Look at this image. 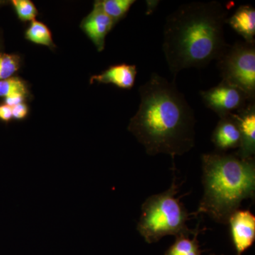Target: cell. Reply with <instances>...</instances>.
Instances as JSON below:
<instances>
[{
	"mask_svg": "<svg viewBox=\"0 0 255 255\" xmlns=\"http://www.w3.org/2000/svg\"><path fill=\"white\" fill-rule=\"evenodd\" d=\"M210 255H216V254H211Z\"/></svg>",
	"mask_w": 255,
	"mask_h": 255,
	"instance_id": "23",
	"label": "cell"
},
{
	"mask_svg": "<svg viewBox=\"0 0 255 255\" xmlns=\"http://www.w3.org/2000/svg\"><path fill=\"white\" fill-rule=\"evenodd\" d=\"M19 67L20 58L18 55L0 54V80L11 78Z\"/></svg>",
	"mask_w": 255,
	"mask_h": 255,
	"instance_id": "17",
	"label": "cell"
},
{
	"mask_svg": "<svg viewBox=\"0 0 255 255\" xmlns=\"http://www.w3.org/2000/svg\"><path fill=\"white\" fill-rule=\"evenodd\" d=\"M201 162L204 195L196 214H206L227 225L242 201L255 199V157L217 151L203 154Z\"/></svg>",
	"mask_w": 255,
	"mask_h": 255,
	"instance_id": "3",
	"label": "cell"
},
{
	"mask_svg": "<svg viewBox=\"0 0 255 255\" xmlns=\"http://www.w3.org/2000/svg\"><path fill=\"white\" fill-rule=\"evenodd\" d=\"M226 24L241 35L246 42H255V9L251 5H242L226 20Z\"/></svg>",
	"mask_w": 255,
	"mask_h": 255,
	"instance_id": "12",
	"label": "cell"
},
{
	"mask_svg": "<svg viewBox=\"0 0 255 255\" xmlns=\"http://www.w3.org/2000/svg\"><path fill=\"white\" fill-rule=\"evenodd\" d=\"M116 22L101 8L98 1H95L91 12L82 20L80 28L95 44L99 52L105 48L107 34L115 26Z\"/></svg>",
	"mask_w": 255,
	"mask_h": 255,
	"instance_id": "8",
	"label": "cell"
},
{
	"mask_svg": "<svg viewBox=\"0 0 255 255\" xmlns=\"http://www.w3.org/2000/svg\"><path fill=\"white\" fill-rule=\"evenodd\" d=\"M147 4V9H146V15H150L153 13V11L157 9V5L159 4V1H145Z\"/></svg>",
	"mask_w": 255,
	"mask_h": 255,
	"instance_id": "22",
	"label": "cell"
},
{
	"mask_svg": "<svg viewBox=\"0 0 255 255\" xmlns=\"http://www.w3.org/2000/svg\"><path fill=\"white\" fill-rule=\"evenodd\" d=\"M231 238L237 255H242L255 241V216L249 210L238 209L230 218Z\"/></svg>",
	"mask_w": 255,
	"mask_h": 255,
	"instance_id": "7",
	"label": "cell"
},
{
	"mask_svg": "<svg viewBox=\"0 0 255 255\" xmlns=\"http://www.w3.org/2000/svg\"><path fill=\"white\" fill-rule=\"evenodd\" d=\"M199 233V227L192 239L189 235L176 236L175 242L167 250L164 255H201L202 251L198 241Z\"/></svg>",
	"mask_w": 255,
	"mask_h": 255,
	"instance_id": "13",
	"label": "cell"
},
{
	"mask_svg": "<svg viewBox=\"0 0 255 255\" xmlns=\"http://www.w3.org/2000/svg\"><path fill=\"white\" fill-rule=\"evenodd\" d=\"M202 102L220 117H227L255 102L241 89L224 81L208 90L200 92Z\"/></svg>",
	"mask_w": 255,
	"mask_h": 255,
	"instance_id": "6",
	"label": "cell"
},
{
	"mask_svg": "<svg viewBox=\"0 0 255 255\" xmlns=\"http://www.w3.org/2000/svg\"><path fill=\"white\" fill-rule=\"evenodd\" d=\"M137 68L135 65L120 64L113 65L100 75H93L90 84H112L121 89L130 90L135 85Z\"/></svg>",
	"mask_w": 255,
	"mask_h": 255,
	"instance_id": "11",
	"label": "cell"
},
{
	"mask_svg": "<svg viewBox=\"0 0 255 255\" xmlns=\"http://www.w3.org/2000/svg\"><path fill=\"white\" fill-rule=\"evenodd\" d=\"M12 119L11 107L6 105H0V119L3 122H8Z\"/></svg>",
	"mask_w": 255,
	"mask_h": 255,
	"instance_id": "21",
	"label": "cell"
},
{
	"mask_svg": "<svg viewBox=\"0 0 255 255\" xmlns=\"http://www.w3.org/2000/svg\"><path fill=\"white\" fill-rule=\"evenodd\" d=\"M12 4L18 18L21 21H34L38 11L36 6L30 0H13Z\"/></svg>",
	"mask_w": 255,
	"mask_h": 255,
	"instance_id": "18",
	"label": "cell"
},
{
	"mask_svg": "<svg viewBox=\"0 0 255 255\" xmlns=\"http://www.w3.org/2000/svg\"><path fill=\"white\" fill-rule=\"evenodd\" d=\"M211 140L218 152L238 149L241 145V135L234 114L220 119L212 133Z\"/></svg>",
	"mask_w": 255,
	"mask_h": 255,
	"instance_id": "10",
	"label": "cell"
},
{
	"mask_svg": "<svg viewBox=\"0 0 255 255\" xmlns=\"http://www.w3.org/2000/svg\"><path fill=\"white\" fill-rule=\"evenodd\" d=\"M179 186L176 184L175 174L167 190L147 198L142 204L141 215L137 223V231L149 244L157 243L164 236L194 235L195 230L188 228L187 222L190 214L176 197Z\"/></svg>",
	"mask_w": 255,
	"mask_h": 255,
	"instance_id": "4",
	"label": "cell"
},
{
	"mask_svg": "<svg viewBox=\"0 0 255 255\" xmlns=\"http://www.w3.org/2000/svg\"><path fill=\"white\" fill-rule=\"evenodd\" d=\"M101 8L116 23L123 18L135 0H98Z\"/></svg>",
	"mask_w": 255,
	"mask_h": 255,
	"instance_id": "15",
	"label": "cell"
},
{
	"mask_svg": "<svg viewBox=\"0 0 255 255\" xmlns=\"http://www.w3.org/2000/svg\"><path fill=\"white\" fill-rule=\"evenodd\" d=\"M216 60L223 81L238 87L255 100V42L228 44Z\"/></svg>",
	"mask_w": 255,
	"mask_h": 255,
	"instance_id": "5",
	"label": "cell"
},
{
	"mask_svg": "<svg viewBox=\"0 0 255 255\" xmlns=\"http://www.w3.org/2000/svg\"><path fill=\"white\" fill-rule=\"evenodd\" d=\"M25 38L28 41L36 44L54 48L55 45L52 38L51 32L46 25L36 20L32 21L25 33Z\"/></svg>",
	"mask_w": 255,
	"mask_h": 255,
	"instance_id": "14",
	"label": "cell"
},
{
	"mask_svg": "<svg viewBox=\"0 0 255 255\" xmlns=\"http://www.w3.org/2000/svg\"><path fill=\"white\" fill-rule=\"evenodd\" d=\"M26 98V96L23 95L22 94H12V95L5 97V105L9 106L10 107H13L14 106L19 105V104L23 103Z\"/></svg>",
	"mask_w": 255,
	"mask_h": 255,
	"instance_id": "20",
	"label": "cell"
},
{
	"mask_svg": "<svg viewBox=\"0 0 255 255\" xmlns=\"http://www.w3.org/2000/svg\"><path fill=\"white\" fill-rule=\"evenodd\" d=\"M11 112H12V118L16 120H21L26 118L28 113V109L27 105L24 103L19 104L11 107Z\"/></svg>",
	"mask_w": 255,
	"mask_h": 255,
	"instance_id": "19",
	"label": "cell"
},
{
	"mask_svg": "<svg viewBox=\"0 0 255 255\" xmlns=\"http://www.w3.org/2000/svg\"><path fill=\"white\" fill-rule=\"evenodd\" d=\"M14 93L22 94L27 97L28 91L26 84L21 79L11 77L0 80V97H7Z\"/></svg>",
	"mask_w": 255,
	"mask_h": 255,
	"instance_id": "16",
	"label": "cell"
},
{
	"mask_svg": "<svg viewBox=\"0 0 255 255\" xmlns=\"http://www.w3.org/2000/svg\"><path fill=\"white\" fill-rule=\"evenodd\" d=\"M234 114L241 135V142L236 153L243 158L254 157L255 153V102Z\"/></svg>",
	"mask_w": 255,
	"mask_h": 255,
	"instance_id": "9",
	"label": "cell"
},
{
	"mask_svg": "<svg viewBox=\"0 0 255 255\" xmlns=\"http://www.w3.org/2000/svg\"><path fill=\"white\" fill-rule=\"evenodd\" d=\"M228 14L220 1H194L167 16L162 51L174 78L183 70L207 66L222 54L228 46L224 35Z\"/></svg>",
	"mask_w": 255,
	"mask_h": 255,
	"instance_id": "2",
	"label": "cell"
},
{
	"mask_svg": "<svg viewBox=\"0 0 255 255\" xmlns=\"http://www.w3.org/2000/svg\"><path fill=\"white\" fill-rule=\"evenodd\" d=\"M140 102L128 127L149 155L174 158L195 145L196 118L175 82L152 73L139 87Z\"/></svg>",
	"mask_w": 255,
	"mask_h": 255,
	"instance_id": "1",
	"label": "cell"
}]
</instances>
